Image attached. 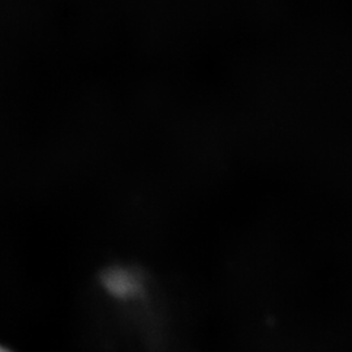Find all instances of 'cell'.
Here are the masks:
<instances>
[{"instance_id":"obj_1","label":"cell","mask_w":352,"mask_h":352,"mask_svg":"<svg viewBox=\"0 0 352 352\" xmlns=\"http://www.w3.org/2000/svg\"><path fill=\"white\" fill-rule=\"evenodd\" d=\"M0 352H11L10 350H7V349H4V347H1L0 346Z\"/></svg>"}]
</instances>
